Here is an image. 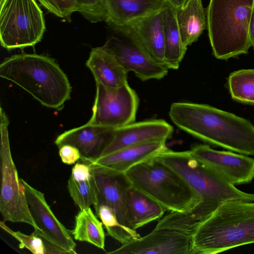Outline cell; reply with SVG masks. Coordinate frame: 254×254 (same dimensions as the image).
Masks as SVG:
<instances>
[{
  "mask_svg": "<svg viewBox=\"0 0 254 254\" xmlns=\"http://www.w3.org/2000/svg\"><path fill=\"white\" fill-rule=\"evenodd\" d=\"M172 122L200 140L246 155H254V125L248 120L211 106L190 102L173 103Z\"/></svg>",
  "mask_w": 254,
  "mask_h": 254,
  "instance_id": "cell-1",
  "label": "cell"
},
{
  "mask_svg": "<svg viewBox=\"0 0 254 254\" xmlns=\"http://www.w3.org/2000/svg\"><path fill=\"white\" fill-rule=\"evenodd\" d=\"M254 244V201L224 202L198 222L191 238V254H216Z\"/></svg>",
  "mask_w": 254,
  "mask_h": 254,
  "instance_id": "cell-2",
  "label": "cell"
},
{
  "mask_svg": "<svg viewBox=\"0 0 254 254\" xmlns=\"http://www.w3.org/2000/svg\"><path fill=\"white\" fill-rule=\"evenodd\" d=\"M0 76L49 108L61 110L70 98L67 76L54 59L44 55L22 53L8 57L0 64Z\"/></svg>",
  "mask_w": 254,
  "mask_h": 254,
  "instance_id": "cell-3",
  "label": "cell"
},
{
  "mask_svg": "<svg viewBox=\"0 0 254 254\" xmlns=\"http://www.w3.org/2000/svg\"><path fill=\"white\" fill-rule=\"evenodd\" d=\"M155 156L176 172L197 195L198 204L186 212L197 224L225 202L254 201V193L237 189L193 157L190 150L174 151L167 148Z\"/></svg>",
  "mask_w": 254,
  "mask_h": 254,
  "instance_id": "cell-4",
  "label": "cell"
},
{
  "mask_svg": "<svg viewBox=\"0 0 254 254\" xmlns=\"http://www.w3.org/2000/svg\"><path fill=\"white\" fill-rule=\"evenodd\" d=\"M254 0H210L207 28L213 56L227 60L247 54L252 46L249 24Z\"/></svg>",
  "mask_w": 254,
  "mask_h": 254,
  "instance_id": "cell-5",
  "label": "cell"
},
{
  "mask_svg": "<svg viewBox=\"0 0 254 254\" xmlns=\"http://www.w3.org/2000/svg\"><path fill=\"white\" fill-rule=\"evenodd\" d=\"M131 185L166 210L189 212L199 203V198L187 182L155 155L125 173Z\"/></svg>",
  "mask_w": 254,
  "mask_h": 254,
  "instance_id": "cell-6",
  "label": "cell"
},
{
  "mask_svg": "<svg viewBox=\"0 0 254 254\" xmlns=\"http://www.w3.org/2000/svg\"><path fill=\"white\" fill-rule=\"evenodd\" d=\"M0 5V41L3 48H24L41 40L45 22L35 0H3Z\"/></svg>",
  "mask_w": 254,
  "mask_h": 254,
  "instance_id": "cell-7",
  "label": "cell"
},
{
  "mask_svg": "<svg viewBox=\"0 0 254 254\" xmlns=\"http://www.w3.org/2000/svg\"><path fill=\"white\" fill-rule=\"evenodd\" d=\"M0 211L3 221L25 223L34 230L36 225L30 213L21 179L12 159L8 137V120L0 108Z\"/></svg>",
  "mask_w": 254,
  "mask_h": 254,
  "instance_id": "cell-8",
  "label": "cell"
},
{
  "mask_svg": "<svg viewBox=\"0 0 254 254\" xmlns=\"http://www.w3.org/2000/svg\"><path fill=\"white\" fill-rule=\"evenodd\" d=\"M96 84L92 115L88 123L117 128L134 122L139 101L127 82L118 87Z\"/></svg>",
  "mask_w": 254,
  "mask_h": 254,
  "instance_id": "cell-9",
  "label": "cell"
},
{
  "mask_svg": "<svg viewBox=\"0 0 254 254\" xmlns=\"http://www.w3.org/2000/svg\"><path fill=\"white\" fill-rule=\"evenodd\" d=\"M33 219L35 234L43 240L49 254H76L71 233L57 219L44 194L20 179Z\"/></svg>",
  "mask_w": 254,
  "mask_h": 254,
  "instance_id": "cell-10",
  "label": "cell"
},
{
  "mask_svg": "<svg viewBox=\"0 0 254 254\" xmlns=\"http://www.w3.org/2000/svg\"><path fill=\"white\" fill-rule=\"evenodd\" d=\"M190 151L196 159L234 185L249 183L254 178V159L246 155L216 150L205 144L193 146Z\"/></svg>",
  "mask_w": 254,
  "mask_h": 254,
  "instance_id": "cell-11",
  "label": "cell"
},
{
  "mask_svg": "<svg viewBox=\"0 0 254 254\" xmlns=\"http://www.w3.org/2000/svg\"><path fill=\"white\" fill-rule=\"evenodd\" d=\"M111 37L102 46L112 55L128 73L132 71L143 81L160 79L168 69L158 63L141 48L127 38Z\"/></svg>",
  "mask_w": 254,
  "mask_h": 254,
  "instance_id": "cell-12",
  "label": "cell"
},
{
  "mask_svg": "<svg viewBox=\"0 0 254 254\" xmlns=\"http://www.w3.org/2000/svg\"><path fill=\"white\" fill-rule=\"evenodd\" d=\"M107 253L191 254V237L175 230L155 227L145 236L123 244Z\"/></svg>",
  "mask_w": 254,
  "mask_h": 254,
  "instance_id": "cell-13",
  "label": "cell"
},
{
  "mask_svg": "<svg viewBox=\"0 0 254 254\" xmlns=\"http://www.w3.org/2000/svg\"><path fill=\"white\" fill-rule=\"evenodd\" d=\"M162 10L113 29L165 66Z\"/></svg>",
  "mask_w": 254,
  "mask_h": 254,
  "instance_id": "cell-14",
  "label": "cell"
},
{
  "mask_svg": "<svg viewBox=\"0 0 254 254\" xmlns=\"http://www.w3.org/2000/svg\"><path fill=\"white\" fill-rule=\"evenodd\" d=\"M91 170L94 175L97 187V205L105 204L111 207L115 212L120 222L133 230L126 201L127 191L131 184L126 174L104 169Z\"/></svg>",
  "mask_w": 254,
  "mask_h": 254,
  "instance_id": "cell-15",
  "label": "cell"
},
{
  "mask_svg": "<svg viewBox=\"0 0 254 254\" xmlns=\"http://www.w3.org/2000/svg\"><path fill=\"white\" fill-rule=\"evenodd\" d=\"M115 129L87 122L64 132L57 137L55 143L58 147L64 144L75 146L80 152L81 161L94 159L101 156L111 143Z\"/></svg>",
  "mask_w": 254,
  "mask_h": 254,
  "instance_id": "cell-16",
  "label": "cell"
},
{
  "mask_svg": "<svg viewBox=\"0 0 254 254\" xmlns=\"http://www.w3.org/2000/svg\"><path fill=\"white\" fill-rule=\"evenodd\" d=\"M173 133V127L163 120L133 122L115 129L112 141L101 156L126 147L147 142H166L172 136Z\"/></svg>",
  "mask_w": 254,
  "mask_h": 254,
  "instance_id": "cell-17",
  "label": "cell"
},
{
  "mask_svg": "<svg viewBox=\"0 0 254 254\" xmlns=\"http://www.w3.org/2000/svg\"><path fill=\"white\" fill-rule=\"evenodd\" d=\"M165 141H152L129 146L94 159L83 161L91 170L104 169L126 173L134 165L166 150Z\"/></svg>",
  "mask_w": 254,
  "mask_h": 254,
  "instance_id": "cell-18",
  "label": "cell"
},
{
  "mask_svg": "<svg viewBox=\"0 0 254 254\" xmlns=\"http://www.w3.org/2000/svg\"><path fill=\"white\" fill-rule=\"evenodd\" d=\"M107 18L113 29L126 25L164 8L166 0H103Z\"/></svg>",
  "mask_w": 254,
  "mask_h": 254,
  "instance_id": "cell-19",
  "label": "cell"
},
{
  "mask_svg": "<svg viewBox=\"0 0 254 254\" xmlns=\"http://www.w3.org/2000/svg\"><path fill=\"white\" fill-rule=\"evenodd\" d=\"M86 65L92 72L96 83L118 87L127 82V72L102 47L92 49Z\"/></svg>",
  "mask_w": 254,
  "mask_h": 254,
  "instance_id": "cell-20",
  "label": "cell"
},
{
  "mask_svg": "<svg viewBox=\"0 0 254 254\" xmlns=\"http://www.w3.org/2000/svg\"><path fill=\"white\" fill-rule=\"evenodd\" d=\"M176 17L182 43L187 48L207 28L206 13L202 0H188L183 7L176 9Z\"/></svg>",
  "mask_w": 254,
  "mask_h": 254,
  "instance_id": "cell-21",
  "label": "cell"
},
{
  "mask_svg": "<svg viewBox=\"0 0 254 254\" xmlns=\"http://www.w3.org/2000/svg\"><path fill=\"white\" fill-rule=\"evenodd\" d=\"M164 38V63L168 69H177L187 48L182 41L176 17V8L168 2L162 10Z\"/></svg>",
  "mask_w": 254,
  "mask_h": 254,
  "instance_id": "cell-22",
  "label": "cell"
},
{
  "mask_svg": "<svg viewBox=\"0 0 254 254\" xmlns=\"http://www.w3.org/2000/svg\"><path fill=\"white\" fill-rule=\"evenodd\" d=\"M126 201L132 228L134 230L161 218L166 211L161 204L132 185L127 190Z\"/></svg>",
  "mask_w": 254,
  "mask_h": 254,
  "instance_id": "cell-23",
  "label": "cell"
},
{
  "mask_svg": "<svg viewBox=\"0 0 254 254\" xmlns=\"http://www.w3.org/2000/svg\"><path fill=\"white\" fill-rule=\"evenodd\" d=\"M71 233L75 240L87 242L104 250L105 234L103 223L90 207L80 209L77 213Z\"/></svg>",
  "mask_w": 254,
  "mask_h": 254,
  "instance_id": "cell-24",
  "label": "cell"
},
{
  "mask_svg": "<svg viewBox=\"0 0 254 254\" xmlns=\"http://www.w3.org/2000/svg\"><path fill=\"white\" fill-rule=\"evenodd\" d=\"M227 81L233 100L254 105V68L234 71L229 74Z\"/></svg>",
  "mask_w": 254,
  "mask_h": 254,
  "instance_id": "cell-25",
  "label": "cell"
},
{
  "mask_svg": "<svg viewBox=\"0 0 254 254\" xmlns=\"http://www.w3.org/2000/svg\"><path fill=\"white\" fill-rule=\"evenodd\" d=\"M94 209L106 229L108 235L122 244L141 237L136 230L122 224L111 207L105 204H99Z\"/></svg>",
  "mask_w": 254,
  "mask_h": 254,
  "instance_id": "cell-26",
  "label": "cell"
},
{
  "mask_svg": "<svg viewBox=\"0 0 254 254\" xmlns=\"http://www.w3.org/2000/svg\"><path fill=\"white\" fill-rule=\"evenodd\" d=\"M67 187L71 197L80 209L98 205V190L94 174L90 178L83 181H76L70 177Z\"/></svg>",
  "mask_w": 254,
  "mask_h": 254,
  "instance_id": "cell-27",
  "label": "cell"
},
{
  "mask_svg": "<svg viewBox=\"0 0 254 254\" xmlns=\"http://www.w3.org/2000/svg\"><path fill=\"white\" fill-rule=\"evenodd\" d=\"M0 226L5 232L19 241L20 248H26L34 254H49L43 239L36 235L34 232L31 235H28L20 231H14L2 221H0Z\"/></svg>",
  "mask_w": 254,
  "mask_h": 254,
  "instance_id": "cell-28",
  "label": "cell"
},
{
  "mask_svg": "<svg viewBox=\"0 0 254 254\" xmlns=\"http://www.w3.org/2000/svg\"><path fill=\"white\" fill-rule=\"evenodd\" d=\"M77 12L92 23L106 21L107 12L103 0H76Z\"/></svg>",
  "mask_w": 254,
  "mask_h": 254,
  "instance_id": "cell-29",
  "label": "cell"
},
{
  "mask_svg": "<svg viewBox=\"0 0 254 254\" xmlns=\"http://www.w3.org/2000/svg\"><path fill=\"white\" fill-rule=\"evenodd\" d=\"M49 12L58 17L70 21L71 15L77 12L76 0H37Z\"/></svg>",
  "mask_w": 254,
  "mask_h": 254,
  "instance_id": "cell-30",
  "label": "cell"
},
{
  "mask_svg": "<svg viewBox=\"0 0 254 254\" xmlns=\"http://www.w3.org/2000/svg\"><path fill=\"white\" fill-rule=\"evenodd\" d=\"M59 148L61 160L65 164H74L81 158L79 150L74 146L64 144Z\"/></svg>",
  "mask_w": 254,
  "mask_h": 254,
  "instance_id": "cell-31",
  "label": "cell"
},
{
  "mask_svg": "<svg viewBox=\"0 0 254 254\" xmlns=\"http://www.w3.org/2000/svg\"><path fill=\"white\" fill-rule=\"evenodd\" d=\"M93 175V173L89 166L82 162H78L74 165L70 177L76 181H83L89 179Z\"/></svg>",
  "mask_w": 254,
  "mask_h": 254,
  "instance_id": "cell-32",
  "label": "cell"
},
{
  "mask_svg": "<svg viewBox=\"0 0 254 254\" xmlns=\"http://www.w3.org/2000/svg\"><path fill=\"white\" fill-rule=\"evenodd\" d=\"M249 32L250 41L253 46L254 45V8L251 17Z\"/></svg>",
  "mask_w": 254,
  "mask_h": 254,
  "instance_id": "cell-33",
  "label": "cell"
},
{
  "mask_svg": "<svg viewBox=\"0 0 254 254\" xmlns=\"http://www.w3.org/2000/svg\"><path fill=\"white\" fill-rule=\"evenodd\" d=\"M169 3L175 8L183 7L187 3L188 0H166Z\"/></svg>",
  "mask_w": 254,
  "mask_h": 254,
  "instance_id": "cell-34",
  "label": "cell"
},
{
  "mask_svg": "<svg viewBox=\"0 0 254 254\" xmlns=\"http://www.w3.org/2000/svg\"><path fill=\"white\" fill-rule=\"evenodd\" d=\"M3 0H0V4L2 2Z\"/></svg>",
  "mask_w": 254,
  "mask_h": 254,
  "instance_id": "cell-35",
  "label": "cell"
},
{
  "mask_svg": "<svg viewBox=\"0 0 254 254\" xmlns=\"http://www.w3.org/2000/svg\"><path fill=\"white\" fill-rule=\"evenodd\" d=\"M253 46V48H254V46Z\"/></svg>",
  "mask_w": 254,
  "mask_h": 254,
  "instance_id": "cell-36",
  "label": "cell"
}]
</instances>
